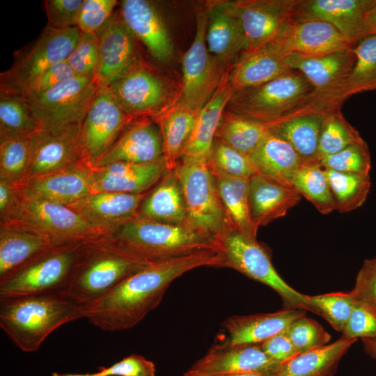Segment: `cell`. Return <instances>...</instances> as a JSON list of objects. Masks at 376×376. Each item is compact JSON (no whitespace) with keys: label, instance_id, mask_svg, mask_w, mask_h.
<instances>
[{"label":"cell","instance_id":"6da1fadb","mask_svg":"<svg viewBox=\"0 0 376 376\" xmlns=\"http://www.w3.org/2000/svg\"><path fill=\"white\" fill-rule=\"evenodd\" d=\"M224 264L223 256L214 250L151 263L86 307L84 318L107 331L132 328L158 306L175 279L197 267Z\"/></svg>","mask_w":376,"mask_h":376},{"label":"cell","instance_id":"7a4b0ae2","mask_svg":"<svg viewBox=\"0 0 376 376\" xmlns=\"http://www.w3.org/2000/svg\"><path fill=\"white\" fill-rule=\"evenodd\" d=\"M85 307L59 293L0 299V327L21 350H38L59 327L84 318Z\"/></svg>","mask_w":376,"mask_h":376},{"label":"cell","instance_id":"3957f363","mask_svg":"<svg viewBox=\"0 0 376 376\" xmlns=\"http://www.w3.org/2000/svg\"><path fill=\"white\" fill-rule=\"evenodd\" d=\"M150 263L113 238L109 242L90 241L86 255L59 294L86 308Z\"/></svg>","mask_w":376,"mask_h":376},{"label":"cell","instance_id":"277c9868","mask_svg":"<svg viewBox=\"0 0 376 376\" xmlns=\"http://www.w3.org/2000/svg\"><path fill=\"white\" fill-rule=\"evenodd\" d=\"M122 246L150 262L182 257L204 250L219 252L214 240L186 224L173 225L135 217L113 229Z\"/></svg>","mask_w":376,"mask_h":376},{"label":"cell","instance_id":"5b68a950","mask_svg":"<svg viewBox=\"0 0 376 376\" xmlns=\"http://www.w3.org/2000/svg\"><path fill=\"white\" fill-rule=\"evenodd\" d=\"M313 104L321 105L306 77L290 70L262 85L233 92L226 110L269 124Z\"/></svg>","mask_w":376,"mask_h":376},{"label":"cell","instance_id":"8992f818","mask_svg":"<svg viewBox=\"0 0 376 376\" xmlns=\"http://www.w3.org/2000/svg\"><path fill=\"white\" fill-rule=\"evenodd\" d=\"M88 243L59 244L0 280V299L60 293L88 250Z\"/></svg>","mask_w":376,"mask_h":376},{"label":"cell","instance_id":"52a82bcc","mask_svg":"<svg viewBox=\"0 0 376 376\" xmlns=\"http://www.w3.org/2000/svg\"><path fill=\"white\" fill-rule=\"evenodd\" d=\"M174 171L185 199V224L217 244L229 226L216 179L207 161L181 159Z\"/></svg>","mask_w":376,"mask_h":376},{"label":"cell","instance_id":"ba28073f","mask_svg":"<svg viewBox=\"0 0 376 376\" xmlns=\"http://www.w3.org/2000/svg\"><path fill=\"white\" fill-rule=\"evenodd\" d=\"M224 267L233 269L275 290L281 297L283 308L306 311V295L290 287L278 274L265 248L256 238L228 229L218 240Z\"/></svg>","mask_w":376,"mask_h":376},{"label":"cell","instance_id":"9c48e42d","mask_svg":"<svg viewBox=\"0 0 376 376\" xmlns=\"http://www.w3.org/2000/svg\"><path fill=\"white\" fill-rule=\"evenodd\" d=\"M100 86L95 76H75L40 95L25 98L40 130L57 132L81 125Z\"/></svg>","mask_w":376,"mask_h":376},{"label":"cell","instance_id":"30bf717a","mask_svg":"<svg viewBox=\"0 0 376 376\" xmlns=\"http://www.w3.org/2000/svg\"><path fill=\"white\" fill-rule=\"evenodd\" d=\"M196 33L182 58L180 91L174 103L199 111L218 88L227 68L208 51L206 8L196 13Z\"/></svg>","mask_w":376,"mask_h":376},{"label":"cell","instance_id":"8fae6325","mask_svg":"<svg viewBox=\"0 0 376 376\" xmlns=\"http://www.w3.org/2000/svg\"><path fill=\"white\" fill-rule=\"evenodd\" d=\"M77 26L57 29L46 26L31 47L1 73L0 91L23 95L27 86L54 64L65 61L77 42Z\"/></svg>","mask_w":376,"mask_h":376},{"label":"cell","instance_id":"7c38bea8","mask_svg":"<svg viewBox=\"0 0 376 376\" xmlns=\"http://www.w3.org/2000/svg\"><path fill=\"white\" fill-rule=\"evenodd\" d=\"M107 87L122 109L134 118L157 116L176 100L164 79L142 61Z\"/></svg>","mask_w":376,"mask_h":376},{"label":"cell","instance_id":"4fadbf2b","mask_svg":"<svg viewBox=\"0 0 376 376\" xmlns=\"http://www.w3.org/2000/svg\"><path fill=\"white\" fill-rule=\"evenodd\" d=\"M134 119L122 109L109 88L100 86L81 125L85 162L93 167Z\"/></svg>","mask_w":376,"mask_h":376},{"label":"cell","instance_id":"5bb4252c","mask_svg":"<svg viewBox=\"0 0 376 376\" xmlns=\"http://www.w3.org/2000/svg\"><path fill=\"white\" fill-rule=\"evenodd\" d=\"M10 221L32 228L63 243L91 238L100 232L68 206L26 198L20 194Z\"/></svg>","mask_w":376,"mask_h":376},{"label":"cell","instance_id":"9a60e30c","mask_svg":"<svg viewBox=\"0 0 376 376\" xmlns=\"http://www.w3.org/2000/svg\"><path fill=\"white\" fill-rule=\"evenodd\" d=\"M283 364L272 359L261 344L226 343L212 345L184 374L195 376H222L255 374L276 375Z\"/></svg>","mask_w":376,"mask_h":376},{"label":"cell","instance_id":"2e32d148","mask_svg":"<svg viewBox=\"0 0 376 376\" xmlns=\"http://www.w3.org/2000/svg\"><path fill=\"white\" fill-rule=\"evenodd\" d=\"M355 61L352 47L316 56L289 55L292 70L301 72L310 83L316 99L330 107L340 106L343 91Z\"/></svg>","mask_w":376,"mask_h":376},{"label":"cell","instance_id":"e0dca14e","mask_svg":"<svg viewBox=\"0 0 376 376\" xmlns=\"http://www.w3.org/2000/svg\"><path fill=\"white\" fill-rule=\"evenodd\" d=\"M299 2V0L234 1L246 39L245 54L276 40L294 18Z\"/></svg>","mask_w":376,"mask_h":376},{"label":"cell","instance_id":"ac0fdd59","mask_svg":"<svg viewBox=\"0 0 376 376\" xmlns=\"http://www.w3.org/2000/svg\"><path fill=\"white\" fill-rule=\"evenodd\" d=\"M80 130L81 125H75L57 132L39 130L31 136L29 164L24 183L84 161Z\"/></svg>","mask_w":376,"mask_h":376},{"label":"cell","instance_id":"d6986e66","mask_svg":"<svg viewBox=\"0 0 376 376\" xmlns=\"http://www.w3.org/2000/svg\"><path fill=\"white\" fill-rule=\"evenodd\" d=\"M96 34L99 59L95 77L100 86H107L141 60L136 50V38L123 20L120 8Z\"/></svg>","mask_w":376,"mask_h":376},{"label":"cell","instance_id":"ffe728a7","mask_svg":"<svg viewBox=\"0 0 376 376\" xmlns=\"http://www.w3.org/2000/svg\"><path fill=\"white\" fill-rule=\"evenodd\" d=\"M206 45L224 66L231 68L245 54L246 39L234 1H213L206 4Z\"/></svg>","mask_w":376,"mask_h":376},{"label":"cell","instance_id":"44dd1931","mask_svg":"<svg viewBox=\"0 0 376 376\" xmlns=\"http://www.w3.org/2000/svg\"><path fill=\"white\" fill-rule=\"evenodd\" d=\"M274 40L289 55L304 56H322L352 47L331 24L296 14Z\"/></svg>","mask_w":376,"mask_h":376},{"label":"cell","instance_id":"7402d4cb","mask_svg":"<svg viewBox=\"0 0 376 376\" xmlns=\"http://www.w3.org/2000/svg\"><path fill=\"white\" fill-rule=\"evenodd\" d=\"M92 169L84 161L67 169L31 180L18 187L26 198L70 206L92 193Z\"/></svg>","mask_w":376,"mask_h":376},{"label":"cell","instance_id":"603a6c76","mask_svg":"<svg viewBox=\"0 0 376 376\" xmlns=\"http://www.w3.org/2000/svg\"><path fill=\"white\" fill-rule=\"evenodd\" d=\"M163 158V145L157 124L149 117L134 119L108 151L91 168L113 162L150 163Z\"/></svg>","mask_w":376,"mask_h":376},{"label":"cell","instance_id":"cb8c5ba5","mask_svg":"<svg viewBox=\"0 0 376 376\" xmlns=\"http://www.w3.org/2000/svg\"><path fill=\"white\" fill-rule=\"evenodd\" d=\"M375 4L376 0H299L296 15L331 24L352 47L367 36L366 16Z\"/></svg>","mask_w":376,"mask_h":376},{"label":"cell","instance_id":"d4e9b609","mask_svg":"<svg viewBox=\"0 0 376 376\" xmlns=\"http://www.w3.org/2000/svg\"><path fill=\"white\" fill-rule=\"evenodd\" d=\"M122 17L134 37L159 62L169 61L173 54V43L155 6L146 0H123Z\"/></svg>","mask_w":376,"mask_h":376},{"label":"cell","instance_id":"484cf974","mask_svg":"<svg viewBox=\"0 0 376 376\" xmlns=\"http://www.w3.org/2000/svg\"><path fill=\"white\" fill-rule=\"evenodd\" d=\"M288 56L276 40L244 54L228 72L233 93L262 85L292 70Z\"/></svg>","mask_w":376,"mask_h":376},{"label":"cell","instance_id":"4316f807","mask_svg":"<svg viewBox=\"0 0 376 376\" xmlns=\"http://www.w3.org/2000/svg\"><path fill=\"white\" fill-rule=\"evenodd\" d=\"M92 169V192L143 194L159 182L166 171L164 159L136 164L113 162Z\"/></svg>","mask_w":376,"mask_h":376},{"label":"cell","instance_id":"83f0119b","mask_svg":"<svg viewBox=\"0 0 376 376\" xmlns=\"http://www.w3.org/2000/svg\"><path fill=\"white\" fill-rule=\"evenodd\" d=\"M330 109L313 104L266 125L272 134L289 143L304 161L318 160L322 124Z\"/></svg>","mask_w":376,"mask_h":376},{"label":"cell","instance_id":"f1b7e54d","mask_svg":"<svg viewBox=\"0 0 376 376\" xmlns=\"http://www.w3.org/2000/svg\"><path fill=\"white\" fill-rule=\"evenodd\" d=\"M146 195V193L92 192L68 207L98 229L100 226L116 227L137 216Z\"/></svg>","mask_w":376,"mask_h":376},{"label":"cell","instance_id":"f546056e","mask_svg":"<svg viewBox=\"0 0 376 376\" xmlns=\"http://www.w3.org/2000/svg\"><path fill=\"white\" fill-rule=\"evenodd\" d=\"M62 243L29 226L3 224L0 230V280Z\"/></svg>","mask_w":376,"mask_h":376},{"label":"cell","instance_id":"4dcf8cb0","mask_svg":"<svg viewBox=\"0 0 376 376\" xmlns=\"http://www.w3.org/2000/svg\"><path fill=\"white\" fill-rule=\"evenodd\" d=\"M292 187L281 184L259 173L249 179V199L252 222L258 230L287 212L301 201Z\"/></svg>","mask_w":376,"mask_h":376},{"label":"cell","instance_id":"1f68e13d","mask_svg":"<svg viewBox=\"0 0 376 376\" xmlns=\"http://www.w3.org/2000/svg\"><path fill=\"white\" fill-rule=\"evenodd\" d=\"M301 308H283L269 313L233 315L221 323L233 344H261L274 336L284 331L296 319L306 313Z\"/></svg>","mask_w":376,"mask_h":376},{"label":"cell","instance_id":"d6a6232c","mask_svg":"<svg viewBox=\"0 0 376 376\" xmlns=\"http://www.w3.org/2000/svg\"><path fill=\"white\" fill-rule=\"evenodd\" d=\"M230 69L224 73L211 98L198 111L194 130L181 159L207 161L217 130L233 94L228 81Z\"/></svg>","mask_w":376,"mask_h":376},{"label":"cell","instance_id":"836d02e7","mask_svg":"<svg viewBox=\"0 0 376 376\" xmlns=\"http://www.w3.org/2000/svg\"><path fill=\"white\" fill-rule=\"evenodd\" d=\"M137 217L173 225L186 224V207L175 171H166L152 191L146 195Z\"/></svg>","mask_w":376,"mask_h":376},{"label":"cell","instance_id":"e575fe53","mask_svg":"<svg viewBox=\"0 0 376 376\" xmlns=\"http://www.w3.org/2000/svg\"><path fill=\"white\" fill-rule=\"evenodd\" d=\"M249 158L258 173L289 187L304 162L289 143L270 132Z\"/></svg>","mask_w":376,"mask_h":376},{"label":"cell","instance_id":"d590c367","mask_svg":"<svg viewBox=\"0 0 376 376\" xmlns=\"http://www.w3.org/2000/svg\"><path fill=\"white\" fill-rule=\"evenodd\" d=\"M198 111L174 103L152 118L159 126L166 171H173L182 158Z\"/></svg>","mask_w":376,"mask_h":376},{"label":"cell","instance_id":"8d00e7d4","mask_svg":"<svg viewBox=\"0 0 376 376\" xmlns=\"http://www.w3.org/2000/svg\"><path fill=\"white\" fill-rule=\"evenodd\" d=\"M357 339L340 337L332 343L299 354L283 363L276 376H334Z\"/></svg>","mask_w":376,"mask_h":376},{"label":"cell","instance_id":"74e56055","mask_svg":"<svg viewBox=\"0 0 376 376\" xmlns=\"http://www.w3.org/2000/svg\"><path fill=\"white\" fill-rule=\"evenodd\" d=\"M230 230L256 238L251 214L249 179L223 175L214 176Z\"/></svg>","mask_w":376,"mask_h":376},{"label":"cell","instance_id":"f35d334b","mask_svg":"<svg viewBox=\"0 0 376 376\" xmlns=\"http://www.w3.org/2000/svg\"><path fill=\"white\" fill-rule=\"evenodd\" d=\"M269 134L266 124L226 109L217 130L215 139L249 157Z\"/></svg>","mask_w":376,"mask_h":376},{"label":"cell","instance_id":"ab89813d","mask_svg":"<svg viewBox=\"0 0 376 376\" xmlns=\"http://www.w3.org/2000/svg\"><path fill=\"white\" fill-rule=\"evenodd\" d=\"M40 130L25 97L0 91V141L30 138Z\"/></svg>","mask_w":376,"mask_h":376},{"label":"cell","instance_id":"60d3db41","mask_svg":"<svg viewBox=\"0 0 376 376\" xmlns=\"http://www.w3.org/2000/svg\"><path fill=\"white\" fill-rule=\"evenodd\" d=\"M292 187L321 214H328L336 210L325 170L318 160L302 163L294 178Z\"/></svg>","mask_w":376,"mask_h":376},{"label":"cell","instance_id":"b9f144b4","mask_svg":"<svg viewBox=\"0 0 376 376\" xmlns=\"http://www.w3.org/2000/svg\"><path fill=\"white\" fill-rule=\"evenodd\" d=\"M352 49L355 61L343 88V100L357 93L376 90V34L365 36Z\"/></svg>","mask_w":376,"mask_h":376},{"label":"cell","instance_id":"7bdbcfd3","mask_svg":"<svg viewBox=\"0 0 376 376\" xmlns=\"http://www.w3.org/2000/svg\"><path fill=\"white\" fill-rule=\"evenodd\" d=\"M336 210L345 213L360 207L370 192V175L325 169Z\"/></svg>","mask_w":376,"mask_h":376},{"label":"cell","instance_id":"ee69618b","mask_svg":"<svg viewBox=\"0 0 376 376\" xmlns=\"http://www.w3.org/2000/svg\"><path fill=\"white\" fill-rule=\"evenodd\" d=\"M365 141L343 116L340 106L327 111L320 136L318 160L335 154L350 145Z\"/></svg>","mask_w":376,"mask_h":376},{"label":"cell","instance_id":"f6af8a7d","mask_svg":"<svg viewBox=\"0 0 376 376\" xmlns=\"http://www.w3.org/2000/svg\"><path fill=\"white\" fill-rule=\"evenodd\" d=\"M306 311L324 318L336 331L342 332L356 301L350 292H336L317 295H306Z\"/></svg>","mask_w":376,"mask_h":376},{"label":"cell","instance_id":"bcb514c9","mask_svg":"<svg viewBox=\"0 0 376 376\" xmlns=\"http://www.w3.org/2000/svg\"><path fill=\"white\" fill-rule=\"evenodd\" d=\"M31 153L30 138L0 141V180L15 186L26 178Z\"/></svg>","mask_w":376,"mask_h":376},{"label":"cell","instance_id":"7dc6e473","mask_svg":"<svg viewBox=\"0 0 376 376\" xmlns=\"http://www.w3.org/2000/svg\"><path fill=\"white\" fill-rule=\"evenodd\" d=\"M207 164L214 176L251 178L258 173L248 156L217 139Z\"/></svg>","mask_w":376,"mask_h":376},{"label":"cell","instance_id":"c3c4849f","mask_svg":"<svg viewBox=\"0 0 376 376\" xmlns=\"http://www.w3.org/2000/svg\"><path fill=\"white\" fill-rule=\"evenodd\" d=\"M325 169L370 175L371 158L366 141L348 146L340 151L319 160Z\"/></svg>","mask_w":376,"mask_h":376},{"label":"cell","instance_id":"681fc988","mask_svg":"<svg viewBox=\"0 0 376 376\" xmlns=\"http://www.w3.org/2000/svg\"><path fill=\"white\" fill-rule=\"evenodd\" d=\"M284 332L299 354L327 345L331 339L322 326L306 315L295 320Z\"/></svg>","mask_w":376,"mask_h":376},{"label":"cell","instance_id":"f907efd6","mask_svg":"<svg viewBox=\"0 0 376 376\" xmlns=\"http://www.w3.org/2000/svg\"><path fill=\"white\" fill-rule=\"evenodd\" d=\"M99 59L96 33L81 32L66 61L77 76H95Z\"/></svg>","mask_w":376,"mask_h":376},{"label":"cell","instance_id":"816d5d0a","mask_svg":"<svg viewBox=\"0 0 376 376\" xmlns=\"http://www.w3.org/2000/svg\"><path fill=\"white\" fill-rule=\"evenodd\" d=\"M116 0H83L77 26L81 32L96 33L115 12Z\"/></svg>","mask_w":376,"mask_h":376},{"label":"cell","instance_id":"f5cc1de1","mask_svg":"<svg viewBox=\"0 0 376 376\" xmlns=\"http://www.w3.org/2000/svg\"><path fill=\"white\" fill-rule=\"evenodd\" d=\"M350 292L357 303L376 312V257L363 261Z\"/></svg>","mask_w":376,"mask_h":376},{"label":"cell","instance_id":"db71d44e","mask_svg":"<svg viewBox=\"0 0 376 376\" xmlns=\"http://www.w3.org/2000/svg\"><path fill=\"white\" fill-rule=\"evenodd\" d=\"M44 2L47 26L57 29L77 26L83 0H46Z\"/></svg>","mask_w":376,"mask_h":376},{"label":"cell","instance_id":"11a10c76","mask_svg":"<svg viewBox=\"0 0 376 376\" xmlns=\"http://www.w3.org/2000/svg\"><path fill=\"white\" fill-rule=\"evenodd\" d=\"M342 333L348 339L376 338V312L356 302Z\"/></svg>","mask_w":376,"mask_h":376},{"label":"cell","instance_id":"9f6ffc18","mask_svg":"<svg viewBox=\"0 0 376 376\" xmlns=\"http://www.w3.org/2000/svg\"><path fill=\"white\" fill-rule=\"evenodd\" d=\"M76 75L67 61H63L49 67L34 79L25 89L23 95L26 97L40 95L59 84Z\"/></svg>","mask_w":376,"mask_h":376},{"label":"cell","instance_id":"6f0895ef","mask_svg":"<svg viewBox=\"0 0 376 376\" xmlns=\"http://www.w3.org/2000/svg\"><path fill=\"white\" fill-rule=\"evenodd\" d=\"M100 376H156L155 363L143 356L132 354L109 367L98 368Z\"/></svg>","mask_w":376,"mask_h":376},{"label":"cell","instance_id":"680465c9","mask_svg":"<svg viewBox=\"0 0 376 376\" xmlns=\"http://www.w3.org/2000/svg\"><path fill=\"white\" fill-rule=\"evenodd\" d=\"M261 347L272 359L281 364L299 354L284 331L262 343Z\"/></svg>","mask_w":376,"mask_h":376},{"label":"cell","instance_id":"91938a15","mask_svg":"<svg viewBox=\"0 0 376 376\" xmlns=\"http://www.w3.org/2000/svg\"><path fill=\"white\" fill-rule=\"evenodd\" d=\"M19 198L18 187L0 180V214L3 224L10 221Z\"/></svg>","mask_w":376,"mask_h":376},{"label":"cell","instance_id":"94428289","mask_svg":"<svg viewBox=\"0 0 376 376\" xmlns=\"http://www.w3.org/2000/svg\"><path fill=\"white\" fill-rule=\"evenodd\" d=\"M366 26L367 36L376 34V4L366 14Z\"/></svg>","mask_w":376,"mask_h":376},{"label":"cell","instance_id":"6125c7cd","mask_svg":"<svg viewBox=\"0 0 376 376\" xmlns=\"http://www.w3.org/2000/svg\"><path fill=\"white\" fill-rule=\"evenodd\" d=\"M365 352L372 358L376 359V338H361Z\"/></svg>","mask_w":376,"mask_h":376},{"label":"cell","instance_id":"be15d7a7","mask_svg":"<svg viewBox=\"0 0 376 376\" xmlns=\"http://www.w3.org/2000/svg\"><path fill=\"white\" fill-rule=\"evenodd\" d=\"M51 376H100L99 372H95L93 373H84V374H72V373H59L53 372L51 374Z\"/></svg>","mask_w":376,"mask_h":376},{"label":"cell","instance_id":"e7e4bbea","mask_svg":"<svg viewBox=\"0 0 376 376\" xmlns=\"http://www.w3.org/2000/svg\"><path fill=\"white\" fill-rule=\"evenodd\" d=\"M183 376H195L183 375ZM222 376H276V375H255V374H242V375H222Z\"/></svg>","mask_w":376,"mask_h":376}]
</instances>
